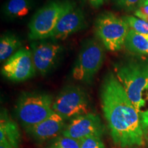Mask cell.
<instances>
[{
    "mask_svg": "<svg viewBox=\"0 0 148 148\" xmlns=\"http://www.w3.org/2000/svg\"><path fill=\"white\" fill-rule=\"evenodd\" d=\"M100 97L113 143L120 148L143 145L145 134L140 113L113 74H108L104 79Z\"/></svg>",
    "mask_w": 148,
    "mask_h": 148,
    "instance_id": "1",
    "label": "cell"
},
{
    "mask_svg": "<svg viewBox=\"0 0 148 148\" xmlns=\"http://www.w3.org/2000/svg\"><path fill=\"white\" fill-rule=\"evenodd\" d=\"M116 77L138 112L145 106L143 92L148 84V63L130 61L115 66Z\"/></svg>",
    "mask_w": 148,
    "mask_h": 148,
    "instance_id": "2",
    "label": "cell"
},
{
    "mask_svg": "<svg viewBox=\"0 0 148 148\" xmlns=\"http://www.w3.org/2000/svg\"><path fill=\"white\" fill-rule=\"evenodd\" d=\"M75 6L69 0H52L40 8L29 23V38L42 40L49 38L59 19Z\"/></svg>",
    "mask_w": 148,
    "mask_h": 148,
    "instance_id": "3",
    "label": "cell"
},
{
    "mask_svg": "<svg viewBox=\"0 0 148 148\" xmlns=\"http://www.w3.org/2000/svg\"><path fill=\"white\" fill-rule=\"evenodd\" d=\"M52 97L37 92H24L18 97L16 114L25 129L38 124L53 112Z\"/></svg>",
    "mask_w": 148,
    "mask_h": 148,
    "instance_id": "4",
    "label": "cell"
},
{
    "mask_svg": "<svg viewBox=\"0 0 148 148\" xmlns=\"http://www.w3.org/2000/svg\"><path fill=\"white\" fill-rule=\"evenodd\" d=\"M130 27L123 18L112 12H104L95 22V32L103 46L109 51H118L124 45Z\"/></svg>",
    "mask_w": 148,
    "mask_h": 148,
    "instance_id": "5",
    "label": "cell"
},
{
    "mask_svg": "<svg viewBox=\"0 0 148 148\" xmlns=\"http://www.w3.org/2000/svg\"><path fill=\"white\" fill-rule=\"evenodd\" d=\"M104 60L102 46L95 39L85 41L75 62L72 76L76 80L90 83L99 71Z\"/></svg>",
    "mask_w": 148,
    "mask_h": 148,
    "instance_id": "6",
    "label": "cell"
},
{
    "mask_svg": "<svg viewBox=\"0 0 148 148\" xmlns=\"http://www.w3.org/2000/svg\"><path fill=\"white\" fill-rule=\"evenodd\" d=\"M53 110L64 120L89 113L90 101L86 92L76 86L64 88L53 102Z\"/></svg>",
    "mask_w": 148,
    "mask_h": 148,
    "instance_id": "7",
    "label": "cell"
},
{
    "mask_svg": "<svg viewBox=\"0 0 148 148\" xmlns=\"http://www.w3.org/2000/svg\"><path fill=\"white\" fill-rule=\"evenodd\" d=\"M1 74L12 82H23L35 74L31 51L20 49L8 58L1 67Z\"/></svg>",
    "mask_w": 148,
    "mask_h": 148,
    "instance_id": "8",
    "label": "cell"
},
{
    "mask_svg": "<svg viewBox=\"0 0 148 148\" xmlns=\"http://www.w3.org/2000/svg\"><path fill=\"white\" fill-rule=\"evenodd\" d=\"M104 131V125L100 117L97 114L89 112L70 120L62 135L80 140L89 136L101 137Z\"/></svg>",
    "mask_w": 148,
    "mask_h": 148,
    "instance_id": "9",
    "label": "cell"
},
{
    "mask_svg": "<svg viewBox=\"0 0 148 148\" xmlns=\"http://www.w3.org/2000/svg\"><path fill=\"white\" fill-rule=\"evenodd\" d=\"M32 60L36 71L47 74L57 64L62 53V46L50 42H37L32 46Z\"/></svg>",
    "mask_w": 148,
    "mask_h": 148,
    "instance_id": "10",
    "label": "cell"
},
{
    "mask_svg": "<svg viewBox=\"0 0 148 148\" xmlns=\"http://www.w3.org/2000/svg\"><path fill=\"white\" fill-rule=\"evenodd\" d=\"M84 26V12L80 8L75 6L59 19L49 38L56 40H64L70 35L81 30Z\"/></svg>",
    "mask_w": 148,
    "mask_h": 148,
    "instance_id": "11",
    "label": "cell"
},
{
    "mask_svg": "<svg viewBox=\"0 0 148 148\" xmlns=\"http://www.w3.org/2000/svg\"><path fill=\"white\" fill-rule=\"evenodd\" d=\"M65 128V120L53 112L47 119L34 125L27 127L25 131L35 140L42 142L56 138L62 134Z\"/></svg>",
    "mask_w": 148,
    "mask_h": 148,
    "instance_id": "12",
    "label": "cell"
},
{
    "mask_svg": "<svg viewBox=\"0 0 148 148\" xmlns=\"http://www.w3.org/2000/svg\"><path fill=\"white\" fill-rule=\"evenodd\" d=\"M21 141V133L18 127L10 119L5 110H1L0 116V143L18 148Z\"/></svg>",
    "mask_w": 148,
    "mask_h": 148,
    "instance_id": "13",
    "label": "cell"
},
{
    "mask_svg": "<svg viewBox=\"0 0 148 148\" xmlns=\"http://www.w3.org/2000/svg\"><path fill=\"white\" fill-rule=\"evenodd\" d=\"M33 6V0H8L3 5L2 11L8 18H21L26 16Z\"/></svg>",
    "mask_w": 148,
    "mask_h": 148,
    "instance_id": "14",
    "label": "cell"
},
{
    "mask_svg": "<svg viewBox=\"0 0 148 148\" xmlns=\"http://www.w3.org/2000/svg\"><path fill=\"white\" fill-rule=\"evenodd\" d=\"M124 45L127 50L138 54H148V35L130 29Z\"/></svg>",
    "mask_w": 148,
    "mask_h": 148,
    "instance_id": "15",
    "label": "cell"
},
{
    "mask_svg": "<svg viewBox=\"0 0 148 148\" xmlns=\"http://www.w3.org/2000/svg\"><path fill=\"white\" fill-rule=\"evenodd\" d=\"M21 47V42L16 35L10 33L3 34L0 38V60L10 58Z\"/></svg>",
    "mask_w": 148,
    "mask_h": 148,
    "instance_id": "16",
    "label": "cell"
},
{
    "mask_svg": "<svg viewBox=\"0 0 148 148\" xmlns=\"http://www.w3.org/2000/svg\"><path fill=\"white\" fill-rule=\"evenodd\" d=\"M123 19L126 22L130 27L139 34L148 35V23L134 16H125Z\"/></svg>",
    "mask_w": 148,
    "mask_h": 148,
    "instance_id": "17",
    "label": "cell"
},
{
    "mask_svg": "<svg viewBox=\"0 0 148 148\" xmlns=\"http://www.w3.org/2000/svg\"><path fill=\"white\" fill-rule=\"evenodd\" d=\"M51 145L55 148H80V140L62 135L54 138Z\"/></svg>",
    "mask_w": 148,
    "mask_h": 148,
    "instance_id": "18",
    "label": "cell"
},
{
    "mask_svg": "<svg viewBox=\"0 0 148 148\" xmlns=\"http://www.w3.org/2000/svg\"><path fill=\"white\" fill-rule=\"evenodd\" d=\"M118 8L126 11L136 10L145 2V0H112Z\"/></svg>",
    "mask_w": 148,
    "mask_h": 148,
    "instance_id": "19",
    "label": "cell"
},
{
    "mask_svg": "<svg viewBox=\"0 0 148 148\" xmlns=\"http://www.w3.org/2000/svg\"><path fill=\"white\" fill-rule=\"evenodd\" d=\"M80 148H106L99 136H89L80 140Z\"/></svg>",
    "mask_w": 148,
    "mask_h": 148,
    "instance_id": "20",
    "label": "cell"
},
{
    "mask_svg": "<svg viewBox=\"0 0 148 148\" xmlns=\"http://www.w3.org/2000/svg\"><path fill=\"white\" fill-rule=\"evenodd\" d=\"M134 15L148 23V3H144L134 11Z\"/></svg>",
    "mask_w": 148,
    "mask_h": 148,
    "instance_id": "21",
    "label": "cell"
},
{
    "mask_svg": "<svg viewBox=\"0 0 148 148\" xmlns=\"http://www.w3.org/2000/svg\"><path fill=\"white\" fill-rule=\"evenodd\" d=\"M140 116H141L142 123H143V126L144 131H145V134L146 131L148 130V111L146 112H140Z\"/></svg>",
    "mask_w": 148,
    "mask_h": 148,
    "instance_id": "22",
    "label": "cell"
},
{
    "mask_svg": "<svg viewBox=\"0 0 148 148\" xmlns=\"http://www.w3.org/2000/svg\"><path fill=\"white\" fill-rule=\"evenodd\" d=\"M89 2L93 7L98 8L103 4V0H89Z\"/></svg>",
    "mask_w": 148,
    "mask_h": 148,
    "instance_id": "23",
    "label": "cell"
},
{
    "mask_svg": "<svg viewBox=\"0 0 148 148\" xmlns=\"http://www.w3.org/2000/svg\"><path fill=\"white\" fill-rule=\"evenodd\" d=\"M0 148H14V147H11V146H8V145H4V144L0 143Z\"/></svg>",
    "mask_w": 148,
    "mask_h": 148,
    "instance_id": "24",
    "label": "cell"
},
{
    "mask_svg": "<svg viewBox=\"0 0 148 148\" xmlns=\"http://www.w3.org/2000/svg\"><path fill=\"white\" fill-rule=\"evenodd\" d=\"M46 148H55V147H53V145H51V144L50 145H49V146H48V147H46Z\"/></svg>",
    "mask_w": 148,
    "mask_h": 148,
    "instance_id": "25",
    "label": "cell"
},
{
    "mask_svg": "<svg viewBox=\"0 0 148 148\" xmlns=\"http://www.w3.org/2000/svg\"><path fill=\"white\" fill-rule=\"evenodd\" d=\"M145 3H148V0H145Z\"/></svg>",
    "mask_w": 148,
    "mask_h": 148,
    "instance_id": "26",
    "label": "cell"
},
{
    "mask_svg": "<svg viewBox=\"0 0 148 148\" xmlns=\"http://www.w3.org/2000/svg\"><path fill=\"white\" fill-rule=\"evenodd\" d=\"M147 88H148V84H147Z\"/></svg>",
    "mask_w": 148,
    "mask_h": 148,
    "instance_id": "27",
    "label": "cell"
}]
</instances>
